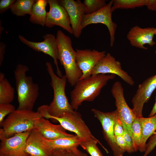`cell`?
I'll return each mask as SVG.
<instances>
[{
  "instance_id": "1",
  "label": "cell",
  "mask_w": 156,
  "mask_h": 156,
  "mask_svg": "<svg viewBox=\"0 0 156 156\" xmlns=\"http://www.w3.org/2000/svg\"><path fill=\"white\" fill-rule=\"evenodd\" d=\"M45 64L51 79V85L53 91V98L49 105L41 106L38 108L37 112L43 118L47 116L61 118L64 113L75 111L69 103L65 93L67 79L65 75L61 77L56 75L50 62H47Z\"/></svg>"
},
{
  "instance_id": "2",
  "label": "cell",
  "mask_w": 156,
  "mask_h": 156,
  "mask_svg": "<svg viewBox=\"0 0 156 156\" xmlns=\"http://www.w3.org/2000/svg\"><path fill=\"white\" fill-rule=\"evenodd\" d=\"M115 77L113 74H99L79 80L70 93V104L73 109L77 111L83 101H94L108 81Z\"/></svg>"
},
{
  "instance_id": "3",
  "label": "cell",
  "mask_w": 156,
  "mask_h": 156,
  "mask_svg": "<svg viewBox=\"0 0 156 156\" xmlns=\"http://www.w3.org/2000/svg\"><path fill=\"white\" fill-rule=\"evenodd\" d=\"M26 65L18 64L14 71L18 106L17 109L32 110L39 94L38 84L31 77L27 76Z\"/></svg>"
},
{
  "instance_id": "4",
  "label": "cell",
  "mask_w": 156,
  "mask_h": 156,
  "mask_svg": "<svg viewBox=\"0 0 156 156\" xmlns=\"http://www.w3.org/2000/svg\"><path fill=\"white\" fill-rule=\"evenodd\" d=\"M56 38L58 51V60L64 69L68 82L74 86L82 73L76 62V52L73 48L70 38L61 30H58Z\"/></svg>"
},
{
  "instance_id": "5",
  "label": "cell",
  "mask_w": 156,
  "mask_h": 156,
  "mask_svg": "<svg viewBox=\"0 0 156 156\" xmlns=\"http://www.w3.org/2000/svg\"><path fill=\"white\" fill-rule=\"evenodd\" d=\"M43 117L37 111L17 109L8 115L0 125V136L8 138L17 133L33 129L38 121Z\"/></svg>"
},
{
  "instance_id": "6",
  "label": "cell",
  "mask_w": 156,
  "mask_h": 156,
  "mask_svg": "<svg viewBox=\"0 0 156 156\" xmlns=\"http://www.w3.org/2000/svg\"><path fill=\"white\" fill-rule=\"evenodd\" d=\"M111 92L115 100L116 110L123 129L127 131L132 138V124L137 117L133 109L130 108L126 102L123 88L120 82L116 81L114 82Z\"/></svg>"
},
{
  "instance_id": "7",
  "label": "cell",
  "mask_w": 156,
  "mask_h": 156,
  "mask_svg": "<svg viewBox=\"0 0 156 156\" xmlns=\"http://www.w3.org/2000/svg\"><path fill=\"white\" fill-rule=\"evenodd\" d=\"M45 118L56 120L66 130L75 133L84 141L96 138L83 120L80 113L77 111L65 112L61 118L48 116Z\"/></svg>"
},
{
  "instance_id": "8",
  "label": "cell",
  "mask_w": 156,
  "mask_h": 156,
  "mask_svg": "<svg viewBox=\"0 0 156 156\" xmlns=\"http://www.w3.org/2000/svg\"><path fill=\"white\" fill-rule=\"evenodd\" d=\"M113 4V0H111L105 6L97 12L91 14H84L81 22L83 29L87 25L93 24L100 23L106 25L109 33L110 46L112 47L114 46L117 27V24L112 19L113 12L112 7Z\"/></svg>"
},
{
  "instance_id": "9",
  "label": "cell",
  "mask_w": 156,
  "mask_h": 156,
  "mask_svg": "<svg viewBox=\"0 0 156 156\" xmlns=\"http://www.w3.org/2000/svg\"><path fill=\"white\" fill-rule=\"evenodd\" d=\"M96 117L100 122L103 128L105 139L111 148L115 156H123L124 153L115 141L114 132V125L116 110L110 112H103L95 109H92Z\"/></svg>"
},
{
  "instance_id": "10",
  "label": "cell",
  "mask_w": 156,
  "mask_h": 156,
  "mask_svg": "<svg viewBox=\"0 0 156 156\" xmlns=\"http://www.w3.org/2000/svg\"><path fill=\"white\" fill-rule=\"evenodd\" d=\"M44 40L40 42H33L28 40L23 36L19 35L18 38L23 43L34 50L48 55L53 59L56 68V73L60 77L63 76L58 65V51L56 37L51 34L43 36Z\"/></svg>"
},
{
  "instance_id": "11",
  "label": "cell",
  "mask_w": 156,
  "mask_h": 156,
  "mask_svg": "<svg viewBox=\"0 0 156 156\" xmlns=\"http://www.w3.org/2000/svg\"><path fill=\"white\" fill-rule=\"evenodd\" d=\"M107 74L116 75L131 86L134 84L133 78L122 69L120 63L109 53L98 62L92 72V75Z\"/></svg>"
},
{
  "instance_id": "12",
  "label": "cell",
  "mask_w": 156,
  "mask_h": 156,
  "mask_svg": "<svg viewBox=\"0 0 156 156\" xmlns=\"http://www.w3.org/2000/svg\"><path fill=\"white\" fill-rule=\"evenodd\" d=\"M76 62L82 75L79 80L92 75V72L98 62L106 55V51H99L94 49H76Z\"/></svg>"
},
{
  "instance_id": "13",
  "label": "cell",
  "mask_w": 156,
  "mask_h": 156,
  "mask_svg": "<svg viewBox=\"0 0 156 156\" xmlns=\"http://www.w3.org/2000/svg\"><path fill=\"white\" fill-rule=\"evenodd\" d=\"M31 130L6 138L0 136V156H25L26 141Z\"/></svg>"
},
{
  "instance_id": "14",
  "label": "cell",
  "mask_w": 156,
  "mask_h": 156,
  "mask_svg": "<svg viewBox=\"0 0 156 156\" xmlns=\"http://www.w3.org/2000/svg\"><path fill=\"white\" fill-rule=\"evenodd\" d=\"M58 1L67 12L70 18L73 34L76 38H79L83 29L81 22L85 13L84 5L80 0H60Z\"/></svg>"
},
{
  "instance_id": "15",
  "label": "cell",
  "mask_w": 156,
  "mask_h": 156,
  "mask_svg": "<svg viewBox=\"0 0 156 156\" xmlns=\"http://www.w3.org/2000/svg\"><path fill=\"white\" fill-rule=\"evenodd\" d=\"M47 0L50 9L47 12L45 26L51 28L57 25L70 34H73L70 18L65 8L59 4L57 0Z\"/></svg>"
},
{
  "instance_id": "16",
  "label": "cell",
  "mask_w": 156,
  "mask_h": 156,
  "mask_svg": "<svg viewBox=\"0 0 156 156\" xmlns=\"http://www.w3.org/2000/svg\"><path fill=\"white\" fill-rule=\"evenodd\" d=\"M156 88V74L147 78L139 85L132 100V109L137 117H143L144 105L148 102Z\"/></svg>"
},
{
  "instance_id": "17",
  "label": "cell",
  "mask_w": 156,
  "mask_h": 156,
  "mask_svg": "<svg viewBox=\"0 0 156 156\" xmlns=\"http://www.w3.org/2000/svg\"><path fill=\"white\" fill-rule=\"evenodd\" d=\"M154 27L142 28L136 25L131 28L127 35V38L132 46L140 49L146 50L144 46L147 44L151 47L155 44L153 41L155 35Z\"/></svg>"
},
{
  "instance_id": "18",
  "label": "cell",
  "mask_w": 156,
  "mask_h": 156,
  "mask_svg": "<svg viewBox=\"0 0 156 156\" xmlns=\"http://www.w3.org/2000/svg\"><path fill=\"white\" fill-rule=\"evenodd\" d=\"M34 129L38 131L45 138L49 140H55L74 135L67 133L66 130L60 124H53L43 117L38 121Z\"/></svg>"
},
{
  "instance_id": "19",
  "label": "cell",
  "mask_w": 156,
  "mask_h": 156,
  "mask_svg": "<svg viewBox=\"0 0 156 156\" xmlns=\"http://www.w3.org/2000/svg\"><path fill=\"white\" fill-rule=\"evenodd\" d=\"M38 131L42 146L49 155L55 149L78 147L84 141L83 140L76 135L70 137L61 138L55 140H49L45 138Z\"/></svg>"
},
{
  "instance_id": "20",
  "label": "cell",
  "mask_w": 156,
  "mask_h": 156,
  "mask_svg": "<svg viewBox=\"0 0 156 156\" xmlns=\"http://www.w3.org/2000/svg\"><path fill=\"white\" fill-rule=\"evenodd\" d=\"M25 151L31 156H49L42 146L38 131L34 129L31 130L27 138Z\"/></svg>"
},
{
  "instance_id": "21",
  "label": "cell",
  "mask_w": 156,
  "mask_h": 156,
  "mask_svg": "<svg viewBox=\"0 0 156 156\" xmlns=\"http://www.w3.org/2000/svg\"><path fill=\"white\" fill-rule=\"evenodd\" d=\"M142 130V139L138 151L144 152L148 139L153 134L156 130V114L148 118H140Z\"/></svg>"
},
{
  "instance_id": "22",
  "label": "cell",
  "mask_w": 156,
  "mask_h": 156,
  "mask_svg": "<svg viewBox=\"0 0 156 156\" xmlns=\"http://www.w3.org/2000/svg\"><path fill=\"white\" fill-rule=\"evenodd\" d=\"M47 0H37L34 3L31 10L29 20L31 23L44 26L47 12L46 7Z\"/></svg>"
},
{
  "instance_id": "23",
  "label": "cell",
  "mask_w": 156,
  "mask_h": 156,
  "mask_svg": "<svg viewBox=\"0 0 156 156\" xmlns=\"http://www.w3.org/2000/svg\"><path fill=\"white\" fill-rule=\"evenodd\" d=\"M14 89L4 74L0 72V104L10 103L14 100Z\"/></svg>"
},
{
  "instance_id": "24",
  "label": "cell",
  "mask_w": 156,
  "mask_h": 156,
  "mask_svg": "<svg viewBox=\"0 0 156 156\" xmlns=\"http://www.w3.org/2000/svg\"><path fill=\"white\" fill-rule=\"evenodd\" d=\"M36 1L34 0L16 1L11 7L10 10L13 14L17 16L30 14L32 6Z\"/></svg>"
},
{
  "instance_id": "25",
  "label": "cell",
  "mask_w": 156,
  "mask_h": 156,
  "mask_svg": "<svg viewBox=\"0 0 156 156\" xmlns=\"http://www.w3.org/2000/svg\"><path fill=\"white\" fill-rule=\"evenodd\" d=\"M112 10L133 9L145 6V0H113Z\"/></svg>"
},
{
  "instance_id": "26",
  "label": "cell",
  "mask_w": 156,
  "mask_h": 156,
  "mask_svg": "<svg viewBox=\"0 0 156 156\" xmlns=\"http://www.w3.org/2000/svg\"><path fill=\"white\" fill-rule=\"evenodd\" d=\"M99 143L104 149L107 152V150L96 139L91 138L88 140L83 141L80 144L91 156H103L97 145Z\"/></svg>"
},
{
  "instance_id": "27",
  "label": "cell",
  "mask_w": 156,
  "mask_h": 156,
  "mask_svg": "<svg viewBox=\"0 0 156 156\" xmlns=\"http://www.w3.org/2000/svg\"><path fill=\"white\" fill-rule=\"evenodd\" d=\"M132 140L136 151H138L142 139V130L140 118L136 117L131 125Z\"/></svg>"
},
{
  "instance_id": "28",
  "label": "cell",
  "mask_w": 156,
  "mask_h": 156,
  "mask_svg": "<svg viewBox=\"0 0 156 156\" xmlns=\"http://www.w3.org/2000/svg\"><path fill=\"white\" fill-rule=\"evenodd\" d=\"M77 147L56 149L49 154V156H88L86 153L79 150Z\"/></svg>"
},
{
  "instance_id": "29",
  "label": "cell",
  "mask_w": 156,
  "mask_h": 156,
  "mask_svg": "<svg viewBox=\"0 0 156 156\" xmlns=\"http://www.w3.org/2000/svg\"><path fill=\"white\" fill-rule=\"evenodd\" d=\"M105 0H84L83 3L85 8V14H90L97 12L107 4Z\"/></svg>"
},
{
  "instance_id": "30",
  "label": "cell",
  "mask_w": 156,
  "mask_h": 156,
  "mask_svg": "<svg viewBox=\"0 0 156 156\" xmlns=\"http://www.w3.org/2000/svg\"><path fill=\"white\" fill-rule=\"evenodd\" d=\"M15 110L14 106L10 103L0 104V125L4 120V118L6 116Z\"/></svg>"
},
{
  "instance_id": "31",
  "label": "cell",
  "mask_w": 156,
  "mask_h": 156,
  "mask_svg": "<svg viewBox=\"0 0 156 156\" xmlns=\"http://www.w3.org/2000/svg\"><path fill=\"white\" fill-rule=\"evenodd\" d=\"M115 138L117 144L124 153L127 152L129 154L132 153L131 149L126 142L122 135H115Z\"/></svg>"
},
{
  "instance_id": "32",
  "label": "cell",
  "mask_w": 156,
  "mask_h": 156,
  "mask_svg": "<svg viewBox=\"0 0 156 156\" xmlns=\"http://www.w3.org/2000/svg\"><path fill=\"white\" fill-rule=\"evenodd\" d=\"M156 146V131L149 139L148 143L146 144L145 151L143 156H147L152 151Z\"/></svg>"
},
{
  "instance_id": "33",
  "label": "cell",
  "mask_w": 156,
  "mask_h": 156,
  "mask_svg": "<svg viewBox=\"0 0 156 156\" xmlns=\"http://www.w3.org/2000/svg\"><path fill=\"white\" fill-rule=\"evenodd\" d=\"M113 129L115 136L122 135L124 132V129L122 123L119 118L117 112L115 117Z\"/></svg>"
},
{
  "instance_id": "34",
  "label": "cell",
  "mask_w": 156,
  "mask_h": 156,
  "mask_svg": "<svg viewBox=\"0 0 156 156\" xmlns=\"http://www.w3.org/2000/svg\"><path fill=\"white\" fill-rule=\"evenodd\" d=\"M122 135L132 153L136 152L132 138L125 129H124V132Z\"/></svg>"
},
{
  "instance_id": "35",
  "label": "cell",
  "mask_w": 156,
  "mask_h": 156,
  "mask_svg": "<svg viewBox=\"0 0 156 156\" xmlns=\"http://www.w3.org/2000/svg\"><path fill=\"white\" fill-rule=\"evenodd\" d=\"M15 0H1L0 1V12L2 13L9 8L15 2Z\"/></svg>"
},
{
  "instance_id": "36",
  "label": "cell",
  "mask_w": 156,
  "mask_h": 156,
  "mask_svg": "<svg viewBox=\"0 0 156 156\" xmlns=\"http://www.w3.org/2000/svg\"><path fill=\"white\" fill-rule=\"evenodd\" d=\"M145 6L149 10L156 11V0H145Z\"/></svg>"
},
{
  "instance_id": "37",
  "label": "cell",
  "mask_w": 156,
  "mask_h": 156,
  "mask_svg": "<svg viewBox=\"0 0 156 156\" xmlns=\"http://www.w3.org/2000/svg\"><path fill=\"white\" fill-rule=\"evenodd\" d=\"M5 44L2 42L0 44V66L1 65L4 58L5 53Z\"/></svg>"
},
{
  "instance_id": "38",
  "label": "cell",
  "mask_w": 156,
  "mask_h": 156,
  "mask_svg": "<svg viewBox=\"0 0 156 156\" xmlns=\"http://www.w3.org/2000/svg\"><path fill=\"white\" fill-rule=\"evenodd\" d=\"M155 103L149 115V117L152 116L156 114V95L155 97Z\"/></svg>"
},
{
  "instance_id": "39",
  "label": "cell",
  "mask_w": 156,
  "mask_h": 156,
  "mask_svg": "<svg viewBox=\"0 0 156 156\" xmlns=\"http://www.w3.org/2000/svg\"><path fill=\"white\" fill-rule=\"evenodd\" d=\"M154 33L155 35H156V28H155V29L154 30ZM155 53L156 54V50L155 51Z\"/></svg>"
},
{
  "instance_id": "40",
  "label": "cell",
  "mask_w": 156,
  "mask_h": 156,
  "mask_svg": "<svg viewBox=\"0 0 156 156\" xmlns=\"http://www.w3.org/2000/svg\"><path fill=\"white\" fill-rule=\"evenodd\" d=\"M25 156H31L27 154Z\"/></svg>"
}]
</instances>
